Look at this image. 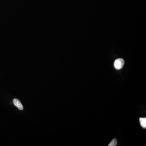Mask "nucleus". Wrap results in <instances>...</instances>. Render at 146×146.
<instances>
[{
    "label": "nucleus",
    "mask_w": 146,
    "mask_h": 146,
    "mask_svg": "<svg viewBox=\"0 0 146 146\" xmlns=\"http://www.w3.org/2000/svg\"><path fill=\"white\" fill-rule=\"evenodd\" d=\"M124 65V61L123 59H118L115 60L114 66L117 70H120L123 68Z\"/></svg>",
    "instance_id": "obj_1"
},
{
    "label": "nucleus",
    "mask_w": 146,
    "mask_h": 146,
    "mask_svg": "<svg viewBox=\"0 0 146 146\" xmlns=\"http://www.w3.org/2000/svg\"><path fill=\"white\" fill-rule=\"evenodd\" d=\"M13 104L15 106H16V107L18 108V109L20 110H23V107L22 105V103L19 100L17 99H14L13 100Z\"/></svg>",
    "instance_id": "obj_2"
},
{
    "label": "nucleus",
    "mask_w": 146,
    "mask_h": 146,
    "mask_svg": "<svg viewBox=\"0 0 146 146\" xmlns=\"http://www.w3.org/2000/svg\"><path fill=\"white\" fill-rule=\"evenodd\" d=\"M139 121L140 125L143 128H146V118H140L139 119Z\"/></svg>",
    "instance_id": "obj_3"
},
{
    "label": "nucleus",
    "mask_w": 146,
    "mask_h": 146,
    "mask_svg": "<svg viewBox=\"0 0 146 146\" xmlns=\"http://www.w3.org/2000/svg\"><path fill=\"white\" fill-rule=\"evenodd\" d=\"M117 145V141L116 138H114L112 140L110 143L108 145V146H115Z\"/></svg>",
    "instance_id": "obj_4"
}]
</instances>
